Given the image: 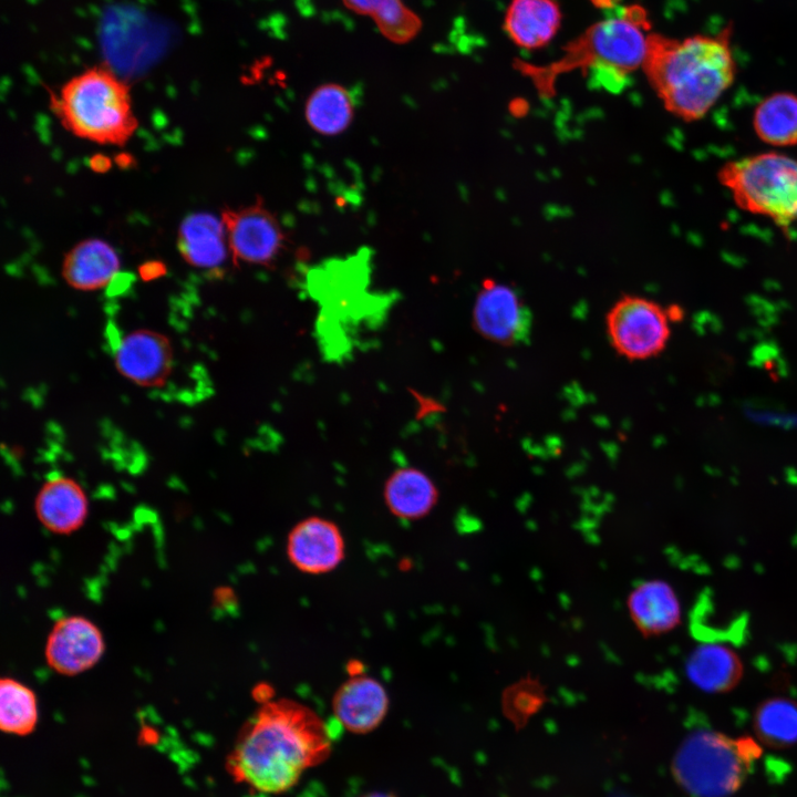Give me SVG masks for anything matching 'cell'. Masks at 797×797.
<instances>
[{
  "label": "cell",
  "instance_id": "obj_25",
  "mask_svg": "<svg viewBox=\"0 0 797 797\" xmlns=\"http://www.w3.org/2000/svg\"><path fill=\"white\" fill-rule=\"evenodd\" d=\"M38 722L34 692L13 677L0 680V728L9 734L28 735Z\"/></svg>",
  "mask_w": 797,
  "mask_h": 797
},
{
  "label": "cell",
  "instance_id": "obj_21",
  "mask_svg": "<svg viewBox=\"0 0 797 797\" xmlns=\"http://www.w3.org/2000/svg\"><path fill=\"white\" fill-rule=\"evenodd\" d=\"M753 126L757 136L773 146L797 144V95L775 92L756 106Z\"/></svg>",
  "mask_w": 797,
  "mask_h": 797
},
{
  "label": "cell",
  "instance_id": "obj_26",
  "mask_svg": "<svg viewBox=\"0 0 797 797\" xmlns=\"http://www.w3.org/2000/svg\"><path fill=\"white\" fill-rule=\"evenodd\" d=\"M256 701L260 704L272 700V689L268 684H258L252 691Z\"/></svg>",
  "mask_w": 797,
  "mask_h": 797
},
{
  "label": "cell",
  "instance_id": "obj_4",
  "mask_svg": "<svg viewBox=\"0 0 797 797\" xmlns=\"http://www.w3.org/2000/svg\"><path fill=\"white\" fill-rule=\"evenodd\" d=\"M53 112L73 135L123 146L138 122L127 84L106 66H92L68 80L51 97Z\"/></svg>",
  "mask_w": 797,
  "mask_h": 797
},
{
  "label": "cell",
  "instance_id": "obj_12",
  "mask_svg": "<svg viewBox=\"0 0 797 797\" xmlns=\"http://www.w3.org/2000/svg\"><path fill=\"white\" fill-rule=\"evenodd\" d=\"M286 553L290 563L307 575H324L340 566L345 542L339 526L324 517L310 516L289 531Z\"/></svg>",
  "mask_w": 797,
  "mask_h": 797
},
{
  "label": "cell",
  "instance_id": "obj_19",
  "mask_svg": "<svg viewBox=\"0 0 797 797\" xmlns=\"http://www.w3.org/2000/svg\"><path fill=\"white\" fill-rule=\"evenodd\" d=\"M743 662L729 646L707 642L696 646L685 662L689 681L706 693H725L742 680Z\"/></svg>",
  "mask_w": 797,
  "mask_h": 797
},
{
  "label": "cell",
  "instance_id": "obj_14",
  "mask_svg": "<svg viewBox=\"0 0 797 797\" xmlns=\"http://www.w3.org/2000/svg\"><path fill=\"white\" fill-rule=\"evenodd\" d=\"M34 510L41 525L52 534L70 535L80 529L89 514L82 486L66 476H52L39 489Z\"/></svg>",
  "mask_w": 797,
  "mask_h": 797
},
{
  "label": "cell",
  "instance_id": "obj_9",
  "mask_svg": "<svg viewBox=\"0 0 797 797\" xmlns=\"http://www.w3.org/2000/svg\"><path fill=\"white\" fill-rule=\"evenodd\" d=\"M473 325L490 342L514 345L529 335L531 313L511 287L486 280L474 303Z\"/></svg>",
  "mask_w": 797,
  "mask_h": 797
},
{
  "label": "cell",
  "instance_id": "obj_27",
  "mask_svg": "<svg viewBox=\"0 0 797 797\" xmlns=\"http://www.w3.org/2000/svg\"><path fill=\"white\" fill-rule=\"evenodd\" d=\"M346 669H348L349 676H356V675L364 674L363 664L356 660H352L351 662H349L346 665Z\"/></svg>",
  "mask_w": 797,
  "mask_h": 797
},
{
  "label": "cell",
  "instance_id": "obj_17",
  "mask_svg": "<svg viewBox=\"0 0 797 797\" xmlns=\"http://www.w3.org/2000/svg\"><path fill=\"white\" fill-rule=\"evenodd\" d=\"M561 19V9L556 0H510L504 28L517 46L536 50L555 38Z\"/></svg>",
  "mask_w": 797,
  "mask_h": 797
},
{
  "label": "cell",
  "instance_id": "obj_24",
  "mask_svg": "<svg viewBox=\"0 0 797 797\" xmlns=\"http://www.w3.org/2000/svg\"><path fill=\"white\" fill-rule=\"evenodd\" d=\"M758 741L772 748H786L797 743V702L773 697L762 702L754 714Z\"/></svg>",
  "mask_w": 797,
  "mask_h": 797
},
{
  "label": "cell",
  "instance_id": "obj_13",
  "mask_svg": "<svg viewBox=\"0 0 797 797\" xmlns=\"http://www.w3.org/2000/svg\"><path fill=\"white\" fill-rule=\"evenodd\" d=\"M390 697L383 684L366 674L349 676L334 692L332 712L349 732L368 734L384 721Z\"/></svg>",
  "mask_w": 797,
  "mask_h": 797
},
{
  "label": "cell",
  "instance_id": "obj_16",
  "mask_svg": "<svg viewBox=\"0 0 797 797\" xmlns=\"http://www.w3.org/2000/svg\"><path fill=\"white\" fill-rule=\"evenodd\" d=\"M120 267L118 255L108 242L90 238L68 251L62 262V277L73 289L93 291L110 284Z\"/></svg>",
  "mask_w": 797,
  "mask_h": 797
},
{
  "label": "cell",
  "instance_id": "obj_20",
  "mask_svg": "<svg viewBox=\"0 0 797 797\" xmlns=\"http://www.w3.org/2000/svg\"><path fill=\"white\" fill-rule=\"evenodd\" d=\"M630 614L646 635H659L681 622V604L673 588L662 580L638 586L629 598Z\"/></svg>",
  "mask_w": 797,
  "mask_h": 797
},
{
  "label": "cell",
  "instance_id": "obj_18",
  "mask_svg": "<svg viewBox=\"0 0 797 797\" xmlns=\"http://www.w3.org/2000/svg\"><path fill=\"white\" fill-rule=\"evenodd\" d=\"M432 478L416 467H400L384 483L383 499L389 511L401 520L414 521L427 516L438 501Z\"/></svg>",
  "mask_w": 797,
  "mask_h": 797
},
{
  "label": "cell",
  "instance_id": "obj_3",
  "mask_svg": "<svg viewBox=\"0 0 797 797\" xmlns=\"http://www.w3.org/2000/svg\"><path fill=\"white\" fill-rule=\"evenodd\" d=\"M646 11L638 6L592 24L568 44L565 54L548 68L528 66L540 89L548 90L559 73L582 69L590 80L610 91H619L629 75L643 68L650 35Z\"/></svg>",
  "mask_w": 797,
  "mask_h": 797
},
{
  "label": "cell",
  "instance_id": "obj_2",
  "mask_svg": "<svg viewBox=\"0 0 797 797\" xmlns=\"http://www.w3.org/2000/svg\"><path fill=\"white\" fill-rule=\"evenodd\" d=\"M642 70L669 112L700 120L735 81L732 27L682 39L651 32Z\"/></svg>",
  "mask_w": 797,
  "mask_h": 797
},
{
  "label": "cell",
  "instance_id": "obj_8",
  "mask_svg": "<svg viewBox=\"0 0 797 797\" xmlns=\"http://www.w3.org/2000/svg\"><path fill=\"white\" fill-rule=\"evenodd\" d=\"M220 218L235 265L270 266L284 247L279 220L261 203L224 209Z\"/></svg>",
  "mask_w": 797,
  "mask_h": 797
},
{
  "label": "cell",
  "instance_id": "obj_22",
  "mask_svg": "<svg viewBox=\"0 0 797 797\" xmlns=\"http://www.w3.org/2000/svg\"><path fill=\"white\" fill-rule=\"evenodd\" d=\"M304 116L310 127L323 135L344 132L354 117V103L345 87L337 83L318 86L309 95Z\"/></svg>",
  "mask_w": 797,
  "mask_h": 797
},
{
  "label": "cell",
  "instance_id": "obj_1",
  "mask_svg": "<svg viewBox=\"0 0 797 797\" xmlns=\"http://www.w3.org/2000/svg\"><path fill=\"white\" fill-rule=\"evenodd\" d=\"M331 747L328 726L312 708L294 700H270L242 726L226 766L236 782L281 794L323 763Z\"/></svg>",
  "mask_w": 797,
  "mask_h": 797
},
{
  "label": "cell",
  "instance_id": "obj_28",
  "mask_svg": "<svg viewBox=\"0 0 797 797\" xmlns=\"http://www.w3.org/2000/svg\"><path fill=\"white\" fill-rule=\"evenodd\" d=\"M362 797H393V796H391L390 794H384V793H370Z\"/></svg>",
  "mask_w": 797,
  "mask_h": 797
},
{
  "label": "cell",
  "instance_id": "obj_7",
  "mask_svg": "<svg viewBox=\"0 0 797 797\" xmlns=\"http://www.w3.org/2000/svg\"><path fill=\"white\" fill-rule=\"evenodd\" d=\"M670 309L639 296L618 300L605 318L607 333L613 349L630 361L659 355L670 335Z\"/></svg>",
  "mask_w": 797,
  "mask_h": 797
},
{
  "label": "cell",
  "instance_id": "obj_10",
  "mask_svg": "<svg viewBox=\"0 0 797 797\" xmlns=\"http://www.w3.org/2000/svg\"><path fill=\"white\" fill-rule=\"evenodd\" d=\"M104 651L105 642L99 627L82 615H69L53 624L44 656L54 672L73 676L93 667Z\"/></svg>",
  "mask_w": 797,
  "mask_h": 797
},
{
  "label": "cell",
  "instance_id": "obj_5",
  "mask_svg": "<svg viewBox=\"0 0 797 797\" xmlns=\"http://www.w3.org/2000/svg\"><path fill=\"white\" fill-rule=\"evenodd\" d=\"M760 755V745L751 736L700 729L684 739L673 772L692 797H729L744 784Z\"/></svg>",
  "mask_w": 797,
  "mask_h": 797
},
{
  "label": "cell",
  "instance_id": "obj_23",
  "mask_svg": "<svg viewBox=\"0 0 797 797\" xmlns=\"http://www.w3.org/2000/svg\"><path fill=\"white\" fill-rule=\"evenodd\" d=\"M356 13L373 18L381 33L394 43L411 41L421 30V19L401 0H343Z\"/></svg>",
  "mask_w": 797,
  "mask_h": 797
},
{
  "label": "cell",
  "instance_id": "obj_6",
  "mask_svg": "<svg viewBox=\"0 0 797 797\" xmlns=\"http://www.w3.org/2000/svg\"><path fill=\"white\" fill-rule=\"evenodd\" d=\"M717 177L735 204L779 227L797 224V158L768 152L723 165Z\"/></svg>",
  "mask_w": 797,
  "mask_h": 797
},
{
  "label": "cell",
  "instance_id": "obj_15",
  "mask_svg": "<svg viewBox=\"0 0 797 797\" xmlns=\"http://www.w3.org/2000/svg\"><path fill=\"white\" fill-rule=\"evenodd\" d=\"M177 249L189 266L215 269L224 265L230 252L221 218L209 213L188 215L178 228Z\"/></svg>",
  "mask_w": 797,
  "mask_h": 797
},
{
  "label": "cell",
  "instance_id": "obj_11",
  "mask_svg": "<svg viewBox=\"0 0 797 797\" xmlns=\"http://www.w3.org/2000/svg\"><path fill=\"white\" fill-rule=\"evenodd\" d=\"M116 370L127 380L144 387L164 385L174 365V349L163 333L134 330L120 338L114 350Z\"/></svg>",
  "mask_w": 797,
  "mask_h": 797
}]
</instances>
